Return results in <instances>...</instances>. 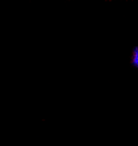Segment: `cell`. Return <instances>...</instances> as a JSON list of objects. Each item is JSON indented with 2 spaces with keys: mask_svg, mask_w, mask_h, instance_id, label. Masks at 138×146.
Masks as SVG:
<instances>
[{
  "mask_svg": "<svg viewBox=\"0 0 138 146\" xmlns=\"http://www.w3.org/2000/svg\"><path fill=\"white\" fill-rule=\"evenodd\" d=\"M133 64L135 67L138 68V47H135L133 50Z\"/></svg>",
  "mask_w": 138,
  "mask_h": 146,
  "instance_id": "6da1fadb",
  "label": "cell"
}]
</instances>
